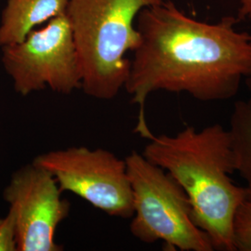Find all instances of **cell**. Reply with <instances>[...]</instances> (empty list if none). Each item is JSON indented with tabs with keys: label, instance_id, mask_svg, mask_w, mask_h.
<instances>
[{
	"label": "cell",
	"instance_id": "cell-1",
	"mask_svg": "<svg viewBox=\"0 0 251 251\" xmlns=\"http://www.w3.org/2000/svg\"><path fill=\"white\" fill-rule=\"evenodd\" d=\"M239 21L225 16L210 24L192 18L171 1L142 9L136 18L141 41L125 85L138 105L135 132L152 134L145 118L150 94L163 90L187 93L200 101H220L237 95L251 76V34Z\"/></svg>",
	"mask_w": 251,
	"mask_h": 251
},
{
	"label": "cell",
	"instance_id": "cell-4",
	"mask_svg": "<svg viewBox=\"0 0 251 251\" xmlns=\"http://www.w3.org/2000/svg\"><path fill=\"white\" fill-rule=\"evenodd\" d=\"M133 195L130 233L146 244L161 241L167 251H215L192 218L187 195L169 172L130 152L125 158Z\"/></svg>",
	"mask_w": 251,
	"mask_h": 251
},
{
	"label": "cell",
	"instance_id": "cell-12",
	"mask_svg": "<svg viewBox=\"0 0 251 251\" xmlns=\"http://www.w3.org/2000/svg\"><path fill=\"white\" fill-rule=\"evenodd\" d=\"M236 18L240 22L243 20H251V0H240V7Z\"/></svg>",
	"mask_w": 251,
	"mask_h": 251
},
{
	"label": "cell",
	"instance_id": "cell-3",
	"mask_svg": "<svg viewBox=\"0 0 251 251\" xmlns=\"http://www.w3.org/2000/svg\"><path fill=\"white\" fill-rule=\"evenodd\" d=\"M167 0H69L66 16L72 28L81 70V89L91 98L113 100L125 88L130 70L126 58L141 36L139 12Z\"/></svg>",
	"mask_w": 251,
	"mask_h": 251
},
{
	"label": "cell",
	"instance_id": "cell-10",
	"mask_svg": "<svg viewBox=\"0 0 251 251\" xmlns=\"http://www.w3.org/2000/svg\"><path fill=\"white\" fill-rule=\"evenodd\" d=\"M232 233L234 251H251V197L247 196L235 209Z\"/></svg>",
	"mask_w": 251,
	"mask_h": 251
},
{
	"label": "cell",
	"instance_id": "cell-2",
	"mask_svg": "<svg viewBox=\"0 0 251 251\" xmlns=\"http://www.w3.org/2000/svg\"><path fill=\"white\" fill-rule=\"evenodd\" d=\"M144 157L169 172L187 195L194 223L207 233L215 250L235 251L232 223L247 198L230 177L234 169L228 129L220 124L201 130L187 126L175 135H153Z\"/></svg>",
	"mask_w": 251,
	"mask_h": 251
},
{
	"label": "cell",
	"instance_id": "cell-13",
	"mask_svg": "<svg viewBox=\"0 0 251 251\" xmlns=\"http://www.w3.org/2000/svg\"><path fill=\"white\" fill-rule=\"evenodd\" d=\"M245 82H246V84H247V87L249 88V90H250V91L251 92V76L248 77V78L245 80Z\"/></svg>",
	"mask_w": 251,
	"mask_h": 251
},
{
	"label": "cell",
	"instance_id": "cell-7",
	"mask_svg": "<svg viewBox=\"0 0 251 251\" xmlns=\"http://www.w3.org/2000/svg\"><path fill=\"white\" fill-rule=\"evenodd\" d=\"M53 176L34 162L15 171L3 192L16 224L18 251H62L55 241L58 226L69 216Z\"/></svg>",
	"mask_w": 251,
	"mask_h": 251
},
{
	"label": "cell",
	"instance_id": "cell-5",
	"mask_svg": "<svg viewBox=\"0 0 251 251\" xmlns=\"http://www.w3.org/2000/svg\"><path fill=\"white\" fill-rule=\"evenodd\" d=\"M1 49L3 66L20 95L47 88L67 95L81 89L80 65L66 14L31 31L22 42Z\"/></svg>",
	"mask_w": 251,
	"mask_h": 251
},
{
	"label": "cell",
	"instance_id": "cell-9",
	"mask_svg": "<svg viewBox=\"0 0 251 251\" xmlns=\"http://www.w3.org/2000/svg\"><path fill=\"white\" fill-rule=\"evenodd\" d=\"M228 132L234 169L245 180L247 194L251 197V97L234 103Z\"/></svg>",
	"mask_w": 251,
	"mask_h": 251
},
{
	"label": "cell",
	"instance_id": "cell-8",
	"mask_svg": "<svg viewBox=\"0 0 251 251\" xmlns=\"http://www.w3.org/2000/svg\"><path fill=\"white\" fill-rule=\"evenodd\" d=\"M69 0H8L0 24V48L20 43L35 27L66 14Z\"/></svg>",
	"mask_w": 251,
	"mask_h": 251
},
{
	"label": "cell",
	"instance_id": "cell-6",
	"mask_svg": "<svg viewBox=\"0 0 251 251\" xmlns=\"http://www.w3.org/2000/svg\"><path fill=\"white\" fill-rule=\"evenodd\" d=\"M33 162L70 192L107 215L131 219L133 195L126 163L102 148L73 146L41 153Z\"/></svg>",
	"mask_w": 251,
	"mask_h": 251
},
{
	"label": "cell",
	"instance_id": "cell-11",
	"mask_svg": "<svg viewBox=\"0 0 251 251\" xmlns=\"http://www.w3.org/2000/svg\"><path fill=\"white\" fill-rule=\"evenodd\" d=\"M0 251H18L15 218L9 209L7 215L0 218Z\"/></svg>",
	"mask_w": 251,
	"mask_h": 251
}]
</instances>
